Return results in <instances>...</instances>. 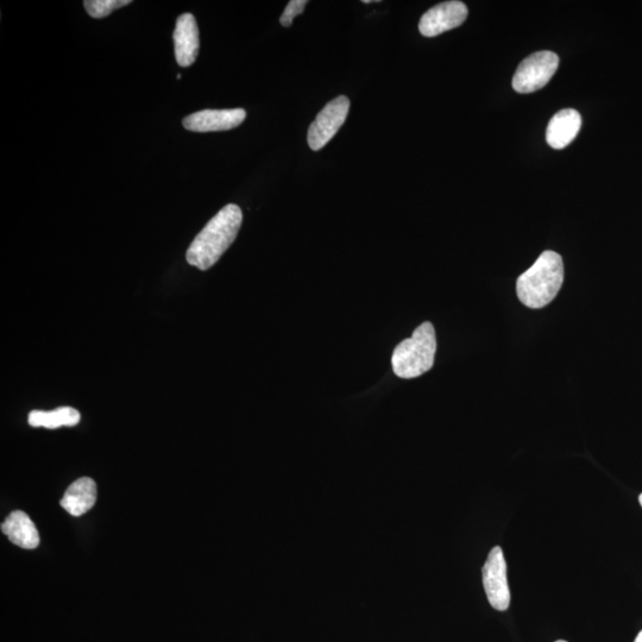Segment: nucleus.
<instances>
[{
	"label": "nucleus",
	"instance_id": "3",
	"mask_svg": "<svg viewBox=\"0 0 642 642\" xmlns=\"http://www.w3.org/2000/svg\"><path fill=\"white\" fill-rule=\"evenodd\" d=\"M437 352L436 330L431 323L421 324L411 338L396 346L392 365L400 379H415L430 371Z\"/></svg>",
	"mask_w": 642,
	"mask_h": 642
},
{
	"label": "nucleus",
	"instance_id": "10",
	"mask_svg": "<svg viewBox=\"0 0 642 642\" xmlns=\"http://www.w3.org/2000/svg\"><path fill=\"white\" fill-rule=\"evenodd\" d=\"M582 127V117L574 109H565L551 118L546 130L547 144L553 149H564L574 142Z\"/></svg>",
	"mask_w": 642,
	"mask_h": 642
},
{
	"label": "nucleus",
	"instance_id": "17",
	"mask_svg": "<svg viewBox=\"0 0 642 642\" xmlns=\"http://www.w3.org/2000/svg\"><path fill=\"white\" fill-rule=\"evenodd\" d=\"M639 502H640V505L642 507V494L639 496Z\"/></svg>",
	"mask_w": 642,
	"mask_h": 642
},
{
	"label": "nucleus",
	"instance_id": "5",
	"mask_svg": "<svg viewBox=\"0 0 642 642\" xmlns=\"http://www.w3.org/2000/svg\"><path fill=\"white\" fill-rule=\"evenodd\" d=\"M349 109L350 100L345 96L333 99L327 104L308 129V146L314 151L323 149L343 127Z\"/></svg>",
	"mask_w": 642,
	"mask_h": 642
},
{
	"label": "nucleus",
	"instance_id": "9",
	"mask_svg": "<svg viewBox=\"0 0 642 642\" xmlns=\"http://www.w3.org/2000/svg\"><path fill=\"white\" fill-rule=\"evenodd\" d=\"M200 46L197 21L192 14H184L176 21L174 31L175 58L180 67H190L198 58Z\"/></svg>",
	"mask_w": 642,
	"mask_h": 642
},
{
	"label": "nucleus",
	"instance_id": "15",
	"mask_svg": "<svg viewBox=\"0 0 642 642\" xmlns=\"http://www.w3.org/2000/svg\"><path fill=\"white\" fill-rule=\"evenodd\" d=\"M307 4V0H292V2H289L287 8L285 9V11H283V14L280 18V23L283 25V27H291L294 18L304 12Z\"/></svg>",
	"mask_w": 642,
	"mask_h": 642
},
{
	"label": "nucleus",
	"instance_id": "1",
	"mask_svg": "<svg viewBox=\"0 0 642 642\" xmlns=\"http://www.w3.org/2000/svg\"><path fill=\"white\" fill-rule=\"evenodd\" d=\"M242 222V210L234 204L226 205L195 237L187 250V262L200 270L212 268L235 242Z\"/></svg>",
	"mask_w": 642,
	"mask_h": 642
},
{
	"label": "nucleus",
	"instance_id": "12",
	"mask_svg": "<svg viewBox=\"0 0 642 642\" xmlns=\"http://www.w3.org/2000/svg\"><path fill=\"white\" fill-rule=\"evenodd\" d=\"M2 532L12 544L25 550H34L40 545V535L27 513L12 512L2 524Z\"/></svg>",
	"mask_w": 642,
	"mask_h": 642
},
{
	"label": "nucleus",
	"instance_id": "7",
	"mask_svg": "<svg viewBox=\"0 0 642 642\" xmlns=\"http://www.w3.org/2000/svg\"><path fill=\"white\" fill-rule=\"evenodd\" d=\"M468 8L458 0L440 3L425 12L419 22L420 34L436 37L452 29L461 27L468 18Z\"/></svg>",
	"mask_w": 642,
	"mask_h": 642
},
{
	"label": "nucleus",
	"instance_id": "16",
	"mask_svg": "<svg viewBox=\"0 0 642 642\" xmlns=\"http://www.w3.org/2000/svg\"><path fill=\"white\" fill-rule=\"evenodd\" d=\"M634 642H642V631L638 634V637Z\"/></svg>",
	"mask_w": 642,
	"mask_h": 642
},
{
	"label": "nucleus",
	"instance_id": "11",
	"mask_svg": "<svg viewBox=\"0 0 642 642\" xmlns=\"http://www.w3.org/2000/svg\"><path fill=\"white\" fill-rule=\"evenodd\" d=\"M97 501V484L90 477L79 478L73 482L62 497L60 505L72 516L86 514Z\"/></svg>",
	"mask_w": 642,
	"mask_h": 642
},
{
	"label": "nucleus",
	"instance_id": "18",
	"mask_svg": "<svg viewBox=\"0 0 642 642\" xmlns=\"http://www.w3.org/2000/svg\"><path fill=\"white\" fill-rule=\"evenodd\" d=\"M556 642H568V641H564V640H558V641H556Z\"/></svg>",
	"mask_w": 642,
	"mask_h": 642
},
{
	"label": "nucleus",
	"instance_id": "4",
	"mask_svg": "<svg viewBox=\"0 0 642 642\" xmlns=\"http://www.w3.org/2000/svg\"><path fill=\"white\" fill-rule=\"evenodd\" d=\"M558 66V55L549 50L527 56L516 69L512 86L516 92L522 94L539 91L550 83Z\"/></svg>",
	"mask_w": 642,
	"mask_h": 642
},
{
	"label": "nucleus",
	"instance_id": "8",
	"mask_svg": "<svg viewBox=\"0 0 642 642\" xmlns=\"http://www.w3.org/2000/svg\"><path fill=\"white\" fill-rule=\"evenodd\" d=\"M245 118L247 112L243 109L204 110L187 116L182 125L194 132L228 131L239 127Z\"/></svg>",
	"mask_w": 642,
	"mask_h": 642
},
{
	"label": "nucleus",
	"instance_id": "2",
	"mask_svg": "<svg viewBox=\"0 0 642 642\" xmlns=\"http://www.w3.org/2000/svg\"><path fill=\"white\" fill-rule=\"evenodd\" d=\"M564 281L563 258L555 251H544L533 266L516 282L519 300L538 310L555 300Z\"/></svg>",
	"mask_w": 642,
	"mask_h": 642
},
{
	"label": "nucleus",
	"instance_id": "14",
	"mask_svg": "<svg viewBox=\"0 0 642 642\" xmlns=\"http://www.w3.org/2000/svg\"><path fill=\"white\" fill-rule=\"evenodd\" d=\"M131 4L130 0H85L84 5L87 14L93 18H104L113 11L124 8Z\"/></svg>",
	"mask_w": 642,
	"mask_h": 642
},
{
	"label": "nucleus",
	"instance_id": "6",
	"mask_svg": "<svg viewBox=\"0 0 642 642\" xmlns=\"http://www.w3.org/2000/svg\"><path fill=\"white\" fill-rule=\"evenodd\" d=\"M484 590L490 606L505 612L511 604V590L507 579V564L500 546L490 551L482 569Z\"/></svg>",
	"mask_w": 642,
	"mask_h": 642
},
{
	"label": "nucleus",
	"instance_id": "13",
	"mask_svg": "<svg viewBox=\"0 0 642 642\" xmlns=\"http://www.w3.org/2000/svg\"><path fill=\"white\" fill-rule=\"evenodd\" d=\"M81 415L72 407H59L52 412L33 411L30 412L28 423L33 427H44L48 430H55L62 426L72 427L80 423Z\"/></svg>",
	"mask_w": 642,
	"mask_h": 642
}]
</instances>
